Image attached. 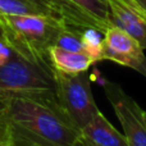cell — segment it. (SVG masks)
I'll use <instances>...</instances> for the list:
<instances>
[{
  "label": "cell",
  "mask_w": 146,
  "mask_h": 146,
  "mask_svg": "<svg viewBox=\"0 0 146 146\" xmlns=\"http://www.w3.org/2000/svg\"><path fill=\"white\" fill-rule=\"evenodd\" d=\"M55 96V77L50 64L31 62L12 53L0 66V100L7 103L14 98H51Z\"/></svg>",
  "instance_id": "3"
},
{
  "label": "cell",
  "mask_w": 146,
  "mask_h": 146,
  "mask_svg": "<svg viewBox=\"0 0 146 146\" xmlns=\"http://www.w3.org/2000/svg\"><path fill=\"white\" fill-rule=\"evenodd\" d=\"M136 72H139L140 74H142L144 77H146V58L144 59V60L141 62V63L139 64V66L136 67V69H135Z\"/></svg>",
  "instance_id": "17"
},
{
  "label": "cell",
  "mask_w": 146,
  "mask_h": 146,
  "mask_svg": "<svg viewBox=\"0 0 146 146\" xmlns=\"http://www.w3.org/2000/svg\"><path fill=\"white\" fill-rule=\"evenodd\" d=\"M0 38H1V33H0Z\"/></svg>",
  "instance_id": "20"
},
{
  "label": "cell",
  "mask_w": 146,
  "mask_h": 146,
  "mask_svg": "<svg viewBox=\"0 0 146 146\" xmlns=\"http://www.w3.org/2000/svg\"><path fill=\"white\" fill-rule=\"evenodd\" d=\"M48 3L68 27L80 31L95 28L103 33L110 27L106 0H48Z\"/></svg>",
  "instance_id": "6"
},
{
  "label": "cell",
  "mask_w": 146,
  "mask_h": 146,
  "mask_svg": "<svg viewBox=\"0 0 146 146\" xmlns=\"http://www.w3.org/2000/svg\"><path fill=\"white\" fill-rule=\"evenodd\" d=\"M78 144L83 146H128L124 135L121 133L100 110L81 128V140Z\"/></svg>",
  "instance_id": "9"
},
{
  "label": "cell",
  "mask_w": 146,
  "mask_h": 146,
  "mask_svg": "<svg viewBox=\"0 0 146 146\" xmlns=\"http://www.w3.org/2000/svg\"><path fill=\"white\" fill-rule=\"evenodd\" d=\"M103 40L104 33L95 28H86L82 31V42L85 53L92 59L94 63L103 60Z\"/></svg>",
  "instance_id": "12"
},
{
  "label": "cell",
  "mask_w": 146,
  "mask_h": 146,
  "mask_svg": "<svg viewBox=\"0 0 146 146\" xmlns=\"http://www.w3.org/2000/svg\"><path fill=\"white\" fill-rule=\"evenodd\" d=\"M54 45L60 49H64V50L85 53L83 42H82V31L77 30V28L68 27V26L60 31L58 37L55 38Z\"/></svg>",
  "instance_id": "13"
},
{
  "label": "cell",
  "mask_w": 146,
  "mask_h": 146,
  "mask_svg": "<svg viewBox=\"0 0 146 146\" xmlns=\"http://www.w3.org/2000/svg\"><path fill=\"white\" fill-rule=\"evenodd\" d=\"M64 27L67 25L60 19L46 15L0 14V33L8 46L23 58L41 64H50L49 48Z\"/></svg>",
  "instance_id": "2"
},
{
  "label": "cell",
  "mask_w": 146,
  "mask_h": 146,
  "mask_svg": "<svg viewBox=\"0 0 146 146\" xmlns=\"http://www.w3.org/2000/svg\"><path fill=\"white\" fill-rule=\"evenodd\" d=\"M0 14L46 15L59 19L48 0H0Z\"/></svg>",
  "instance_id": "11"
},
{
  "label": "cell",
  "mask_w": 146,
  "mask_h": 146,
  "mask_svg": "<svg viewBox=\"0 0 146 146\" xmlns=\"http://www.w3.org/2000/svg\"><path fill=\"white\" fill-rule=\"evenodd\" d=\"M55 96L59 105L78 128H83L99 111L86 72L63 73L54 71Z\"/></svg>",
  "instance_id": "4"
},
{
  "label": "cell",
  "mask_w": 146,
  "mask_h": 146,
  "mask_svg": "<svg viewBox=\"0 0 146 146\" xmlns=\"http://www.w3.org/2000/svg\"><path fill=\"white\" fill-rule=\"evenodd\" d=\"M127 1L131 3L136 9H139L146 17V0H127Z\"/></svg>",
  "instance_id": "16"
},
{
  "label": "cell",
  "mask_w": 146,
  "mask_h": 146,
  "mask_svg": "<svg viewBox=\"0 0 146 146\" xmlns=\"http://www.w3.org/2000/svg\"><path fill=\"white\" fill-rule=\"evenodd\" d=\"M12 53L13 50L8 46V44L3 38H0V66L5 64L9 60V58L12 56Z\"/></svg>",
  "instance_id": "14"
},
{
  "label": "cell",
  "mask_w": 146,
  "mask_h": 146,
  "mask_svg": "<svg viewBox=\"0 0 146 146\" xmlns=\"http://www.w3.org/2000/svg\"><path fill=\"white\" fill-rule=\"evenodd\" d=\"M78 146H83V145H81V144H78Z\"/></svg>",
  "instance_id": "19"
},
{
  "label": "cell",
  "mask_w": 146,
  "mask_h": 146,
  "mask_svg": "<svg viewBox=\"0 0 146 146\" xmlns=\"http://www.w3.org/2000/svg\"><path fill=\"white\" fill-rule=\"evenodd\" d=\"M103 90L123 128L128 146H146V110L118 83L104 80Z\"/></svg>",
  "instance_id": "5"
},
{
  "label": "cell",
  "mask_w": 146,
  "mask_h": 146,
  "mask_svg": "<svg viewBox=\"0 0 146 146\" xmlns=\"http://www.w3.org/2000/svg\"><path fill=\"white\" fill-rule=\"evenodd\" d=\"M0 146H9L8 144L7 139H3V137H0Z\"/></svg>",
  "instance_id": "18"
},
{
  "label": "cell",
  "mask_w": 146,
  "mask_h": 146,
  "mask_svg": "<svg viewBox=\"0 0 146 146\" xmlns=\"http://www.w3.org/2000/svg\"><path fill=\"white\" fill-rule=\"evenodd\" d=\"M7 124H5V103L0 100V137L7 139Z\"/></svg>",
  "instance_id": "15"
},
{
  "label": "cell",
  "mask_w": 146,
  "mask_h": 146,
  "mask_svg": "<svg viewBox=\"0 0 146 146\" xmlns=\"http://www.w3.org/2000/svg\"><path fill=\"white\" fill-rule=\"evenodd\" d=\"M142 46L123 30L110 26L104 32L103 60H110L119 66L136 69L146 58Z\"/></svg>",
  "instance_id": "7"
},
{
  "label": "cell",
  "mask_w": 146,
  "mask_h": 146,
  "mask_svg": "<svg viewBox=\"0 0 146 146\" xmlns=\"http://www.w3.org/2000/svg\"><path fill=\"white\" fill-rule=\"evenodd\" d=\"M110 26L123 30L146 50V17L127 0H106Z\"/></svg>",
  "instance_id": "8"
},
{
  "label": "cell",
  "mask_w": 146,
  "mask_h": 146,
  "mask_svg": "<svg viewBox=\"0 0 146 146\" xmlns=\"http://www.w3.org/2000/svg\"><path fill=\"white\" fill-rule=\"evenodd\" d=\"M49 60L54 71L63 73H81L90 69L92 59L82 51H69L53 45L49 48Z\"/></svg>",
  "instance_id": "10"
},
{
  "label": "cell",
  "mask_w": 146,
  "mask_h": 146,
  "mask_svg": "<svg viewBox=\"0 0 146 146\" xmlns=\"http://www.w3.org/2000/svg\"><path fill=\"white\" fill-rule=\"evenodd\" d=\"M9 146H78L81 129L51 98H14L5 103Z\"/></svg>",
  "instance_id": "1"
}]
</instances>
